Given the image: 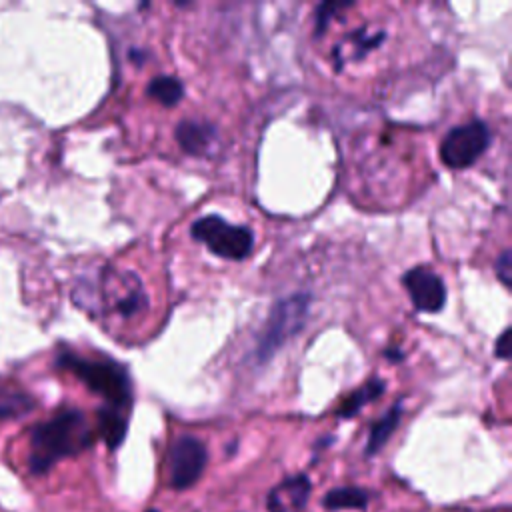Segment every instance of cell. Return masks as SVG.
<instances>
[{"instance_id":"21","label":"cell","mask_w":512,"mask_h":512,"mask_svg":"<svg viewBox=\"0 0 512 512\" xmlns=\"http://www.w3.org/2000/svg\"><path fill=\"white\" fill-rule=\"evenodd\" d=\"M148 512H158V510H148Z\"/></svg>"},{"instance_id":"9","label":"cell","mask_w":512,"mask_h":512,"mask_svg":"<svg viewBox=\"0 0 512 512\" xmlns=\"http://www.w3.org/2000/svg\"><path fill=\"white\" fill-rule=\"evenodd\" d=\"M182 150L194 156H204L216 142V128L208 122L182 120L174 132Z\"/></svg>"},{"instance_id":"16","label":"cell","mask_w":512,"mask_h":512,"mask_svg":"<svg viewBox=\"0 0 512 512\" xmlns=\"http://www.w3.org/2000/svg\"><path fill=\"white\" fill-rule=\"evenodd\" d=\"M146 92H148L150 98H154V100L160 102L162 106L172 108V106H176V104L182 100V96H184V86H182V82H180L178 78H174V76H156V78L148 84Z\"/></svg>"},{"instance_id":"11","label":"cell","mask_w":512,"mask_h":512,"mask_svg":"<svg viewBox=\"0 0 512 512\" xmlns=\"http://www.w3.org/2000/svg\"><path fill=\"white\" fill-rule=\"evenodd\" d=\"M126 430H128V420L122 414V410H116L110 406H104L98 410V432L110 450L118 448L124 442Z\"/></svg>"},{"instance_id":"13","label":"cell","mask_w":512,"mask_h":512,"mask_svg":"<svg viewBox=\"0 0 512 512\" xmlns=\"http://www.w3.org/2000/svg\"><path fill=\"white\" fill-rule=\"evenodd\" d=\"M400 416H402V404L396 402L378 422L372 424L370 434H368V442H366V456H374L392 436V432L396 430V426L400 424Z\"/></svg>"},{"instance_id":"17","label":"cell","mask_w":512,"mask_h":512,"mask_svg":"<svg viewBox=\"0 0 512 512\" xmlns=\"http://www.w3.org/2000/svg\"><path fill=\"white\" fill-rule=\"evenodd\" d=\"M496 274L502 280L504 286L512 284V256L508 250H504L496 260Z\"/></svg>"},{"instance_id":"12","label":"cell","mask_w":512,"mask_h":512,"mask_svg":"<svg viewBox=\"0 0 512 512\" xmlns=\"http://www.w3.org/2000/svg\"><path fill=\"white\" fill-rule=\"evenodd\" d=\"M324 508L330 512L338 510H366L368 506V492L358 486H340L326 492L322 500Z\"/></svg>"},{"instance_id":"15","label":"cell","mask_w":512,"mask_h":512,"mask_svg":"<svg viewBox=\"0 0 512 512\" xmlns=\"http://www.w3.org/2000/svg\"><path fill=\"white\" fill-rule=\"evenodd\" d=\"M34 408V400L16 386L0 384V418H18Z\"/></svg>"},{"instance_id":"8","label":"cell","mask_w":512,"mask_h":512,"mask_svg":"<svg viewBox=\"0 0 512 512\" xmlns=\"http://www.w3.org/2000/svg\"><path fill=\"white\" fill-rule=\"evenodd\" d=\"M310 498V480L306 474H296L276 484L266 498L268 512H302Z\"/></svg>"},{"instance_id":"3","label":"cell","mask_w":512,"mask_h":512,"mask_svg":"<svg viewBox=\"0 0 512 512\" xmlns=\"http://www.w3.org/2000/svg\"><path fill=\"white\" fill-rule=\"evenodd\" d=\"M190 234L208 246V250L226 260H242L254 248V234L248 226L230 224L222 216L208 214L198 218Z\"/></svg>"},{"instance_id":"6","label":"cell","mask_w":512,"mask_h":512,"mask_svg":"<svg viewBox=\"0 0 512 512\" xmlns=\"http://www.w3.org/2000/svg\"><path fill=\"white\" fill-rule=\"evenodd\" d=\"M208 462V452L202 440L182 434L168 450V474L174 490H186L198 482Z\"/></svg>"},{"instance_id":"4","label":"cell","mask_w":512,"mask_h":512,"mask_svg":"<svg viewBox=\"0 0 512 512\" xmlns=\"http://www.w3.org/2000/svg\"><path fill=\"white\" fill-rule=\"evenodd\" d=\"M308 306H310V296L308 294H294V296H288V298L280 300L272 308V312L268 316V322L262 330L260 342L256 346V358L260 362L274 356V352L288 338H292L294 334L300 332V328L306 322Z\"/></svg>"},{"instance_id":"19","label":"cell","mask_w":512,"mask_h":512,"mask_svg":"<svg viewBox=\"0 0 512 512\" xmlns=\"http://www.w3.org/2000/svg\"><path fill=\"white\" fill-rule=\"evenodd\" d=\"M494 354L502 360H506L510 356V330L508 328L498 336V340L494 344Z\"/></svg>"},{"instance_id":"14","label":"cell","mask_w":512,"mask_h":512,"mask_svg":"<svg viewBox=\"0 0 512 512\" xmlns=\"http://www.w3.org/2000/svg\"><path fill=\"white\" fill-rule=\"evenodd\" d=\"M384 390H386L384 380L372 378V380H368L366 384H362L358 390H354V392L340 404V408H338L336 414H338L340 418H352L354 414L360 412V408H362L364 404L376 400Z\"/></svg>"},{"instance_id":"1","label":"cell","mask_w":512,"mask_h":512,"mask_svg":"<svg viewBox=\"0 0 512 512\" xmlns=\"http://www.w3.org/2000/svg\"><path fill=\"white\" fill-rule=\"evenodd\" d=\"M92 442L94 434L86 416L74 408L62 410L32 430L28 466L34 474H44L58 460L80 454Z\"/></svg>"},{"instance_id":"10","label":"cell","mask_w":512,"mask_h":512,"mask_svg":"<svg viewBox=\"0 0 512 512\" xmlns=\"http://www.w3.org/2000/svg\"><path fill=\"white\" fill-rule=\"evenodd\" d=\"M148 304V296L140 284V280L130 274L126 276V284L122 286V292L114 300V312L126 320L138 316Z\"/></svg>"},{"instance_id":"5","label":"cell","mask_w":512,"mask_h":512,"mask_svg":"<svg viewBox=\"0 0 512 512\" xmlns=\"http://www.w3.org/2000/svg\"><path fill=\"white\" fill-rule=\"evenodd\" d=\"M490 144V130L484 122L472 120L468 124L452 128L442 144L440 158L448 168L460 170L472 166Z\"/></svg>"},{"instance_id":"18","label":"cell","mask_w":512,"mask_h":512,"mask_svg":"<svg viewBox=\"0 0 512 512\" xmlns=\"http://www.w3.org/2000/svg\"><path fill=\"white\" fill-rule=\"evenodd\" d=\"M342 8H350V4H322L318 8V16H316V32L320 34V30L326 28V22L330 20V16Z\"/></svg>"},{"instance_id":"7","label":"cell","mask_w":512,"mask_h":512,"mask_svg":"<svg viewBox=\"0 0 512 512\" xmlns=\"http://www.w3.org/2000/svg\"><path fill=\"white\" fill-rule=\"evenodd\" d=\"M412 304L422 312H438L446 302V286L442 278L424 266L412 268L402 278Z\"/></svg>"},{"instance_id":"20","label":"cell","mask_w":512,"mask_h":512,"mask_svg":"<svg viewBox=\"0 0 512 512\" xmlns=\"http://www.w3.org/2000/svg\"><path fill=\"white\" fill-rule=\"evenodd\" d=\"M384 356L390 358V360H400V358H402V352H400L398 348H388V350H384Z\"/></svg>"},{"instance_id":"2","label":"cell","mask_w":512,"mask_h":512,"mask_svg":"<svg viewBox=\"0 0 512 512\" xmlns=\"http://www.w3.org/2000/svg\"><path fill=\"white\" fill-rule=\"evenodd\" d=\"M58 366L72 372L92 392L102 396L110 408L126 410L132 404V384L126 368L108 358H86L72 352H64L58 358Z\"/></svg>"}]
</instances>
